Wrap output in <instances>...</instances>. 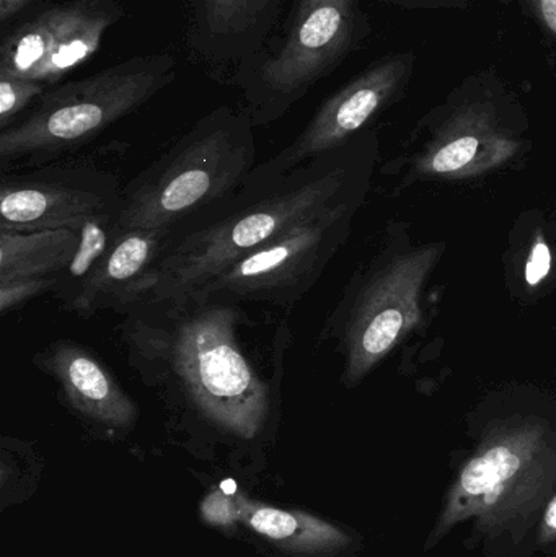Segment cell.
<instances>
[{
	"label": "cell",
	"mask_w": 556,
	"mask_h": 557,
	"mask_svg": "<svg viewBox=\"0 0 556 557\" xmlns=\"http://www.w3.org/2000/svg\"><path fill=\"white\" fill-rule=\"evenodd\" d=\"M120 317L127 366L182 428L250 444L276 424L294 341L287 311L193 290L140 298Z\"/></svg>",
	"instance_id": "obj_1"
},
{
	"label": "cell",
	"mask_w": 556,
	"mask_h": 557,
	"mask_svg": "<svg viewBox=\"0 0 556 557\" xmlns=\"http://www.w3.org/2000/svg\"><path fill=\"white\" fill-rule=\"evenodd\" d=\"M345 146L277 176L251 172L240 191L176 227L144 298L188 294L359 188Z\"/></svg>",
	"instance_id": "obj_2"
},
{
	"label": "cell",
	"mask_w": 556,
	"mask_h": 557,
	"mask_svg": "<svg viewBox=\"0 0 556 557\" xmlns=\"http://www.w3.org/2000/svg\"><path fill=\"white\" fill-rule=\"evenodd\" d=\"M555 494L556 447L544 429L505 431L460 468L428 546L470 523L486 556H532L539 522Z\"/></svg>",
	"instance_id": "obj_3"
},
{
	"label": "cell",
	"mask_w": 556,
	"mask_h": 557,
	"mask_svg": "<svg viewBox=\"0 0 556 557\" xmlns=\"http://www.w3.org/2000/svg\"><path fill=\"white\" fill-rule=\"evenodd\" d=\"M245 110L206 114L124 188L118 228L175 231L240 191L257 166Z\"/></svg>",
	"instance_id": "obj_4"
},
{
	"label": "cell",
	"mask_w": 556,
	"mask_h": 557,
	"mask_svg": "<svg viewBox=\"0 0 556 557\" xmlns=\"http://www.w3.org/2000/svg\"><path fill=\"white\" fill-rule=\"evenodd\" d=\"M173 78L172 55H139L45 91L26 114L0 131V173L77 156Z\"/></svg>",
	"instance_id": "obj_5"
},
{
	"label": "cell",
	"mask_w": 556,
	"mask_h": 557,
	"mask_svg": "<svg viewBox=\"0 0 556 557\" xmlns=\"http://www.w3.org/2000/svg\"><path fill=\"white\" fill-rule=\"evenodd\" d=\"M359 188L302 222L196 290L289 311L317 284L349 231Z\"/></svg>",
	"instance_id": "obj_6"
},
{
	"label": "cell",
	"mask_w": 556,
	"mask_h": 557,
	"mask_svg": "<svg viewBox=\"0 0 556 557\" xmlns=\"http://www.w3.org/2000/svg\"><path fill=\"white\" fill-rule=\"evenodd\" d=\"M437 257L436 248H427L394 258L356 285L330 318L322 336L338 341L346 386L361 383L420 321L421 285Z\"/></svg>",
	"instance_id": "obj_7"
},
{
	"label": "cell",
	"mask_w": 556,
	"mask_h": 557,
	"mask_svg": "<svg viewBox=\"0 0 556 557\" xmlns=\"http://www.w3.org/2000/svg\"><path fill=\"white\" fill-rule=\"evenodd\" d=\"M120 176L88 159L55 160L0 173V231L77 232L90 219L120 215Z\"/></svg>",
	"instance_id": "obj_8"
},
{
	"label": "cell",
	"mask_w": 556,
	"mask_h": 557,
	"mask_svg": "<svg viewBox=\"0 0 556 557\" xmlns=\"http://www.w3.org/2000/svg\"><path fill=\"white\" fill-rule=\"evenodd\" d=\"M353 12V0L300 2L277 54L245 84L254 126L280 120L339 61L351 41Z\"/></svg>",
	"instance_id": "obj_9"
},
{
	"label": "cell",
	"mask_w": 556,
	"mask_h": 557,
	"mask_svg": "<svg viewBox=\"0 0 556 557\" xmlns=\"http://www.w3.org/2000/svg\"><path fill=\"white\" fill-rule=\"evenodd\" d=\"M120 15V0H71L45 10L3 41L0 77L58 82L94 58Z\"/></svg>",
	"instance_id": "obj_10"
},
{
	"label": "cell",
	"mask_w": 556,
	"mask_h": 557,
	"mask_svg": "<svg viewBox=\"0 0 556 557\" xmlns=\"http://www.w3.org/2000/svg\"><path fill=\"white\" fill-rule=\"evenodd\" d=\"M407 69L405 58H392L349 82L319 108L289 146L255 166L254 172L264 176L284 175L348 144L391 101L404 82Z\"/></svg>",
	"instance_id": "obj_11"
},
{
	"label": "cell",
	"mask_w": 556,
	"mask_h": 557,
	"mask_svg": "<svg viewBox=\"0 0 556 557\" xmlns=\"http://www.w3.org/2000/svg\"><path fill=\"white\" fill-rule=\"evenodd\" d=\"M32 363L58 388L62 405L107 432L131 429L139 409L103 360L84 344L61 337L33 354Z\"/></svg>",
	"instance_id": "obj_12"
},
{
	"label": "cell",
	"mask_w": 556,
	"mask_h": 557,
	"mask_svg": "<svg viewBox=\"0 0 556 557\" xmlns=\"http://www.w3.org/2000/svg\"><path fill=\"white\" fill-rule=\"evenodd\" d=\"M170 234L172 231L157 228L121 231L97 270L64 310L82 318L103 310L120 314L146 297Z\"/></svg>",
	"instance_id": "obj_13"
},
{
	"label": "cell",
	"mask_w": 556,
	"mask_h": 557,
	"mask_svg": "<svg viewBox=\"0 0 556 557\" xmlns=\"http://www.w3.org/2000/svg\"><path fill=\"white\" fill-rule=\"evenodd\" d=\"M516 147L486 111L470 108L446 127L421 166L434 175H472L505 162Z\"/></svg>",
	"instance_id": "obj_14"
},
{
	"label": "cell",
	"mask_w": 556,
	"mask_h": 557,
	"mask_svg": "<svg viewBox=\"0 0 556 557\" xmlns=\"http://www.w3.org/2000/svg\"><path fill=\"white\" fill-rule=\"evenodd\" d=\"M78 234L71 228L0 231V282L59 277L74 258Z\"/></svg>",
	"instance_id": "obj_15"
},
{
	"label": "cell",
	"mask_w": 556,
	"mask_h": 557,
	"mask_svg": "<svg viewBox=\"0 0 556 557\" xmlns=\"http://www.w3.org/2000/svg\"><path fill=\"white\" fill-rule=\"evenodd\" d=\"M273 0H195L196 23L206 39L235 41L248 38L261 25V15Z\"/></svg>",
	"instance_id": "obj_16"
},
{
	"label": "cell",
	"mask_w": 556,
	"mask_h": 557,
	"mask_svg": "<svg viewBox=\"0 0 556 557\" xmlns=\"http://www.w3.org/2000/svg\"><path fill=\"white\" fill-rule=\"evenodd\" d=\"M248 522L260 535L273 542L289 543L293 546L317 548V546H335L346 542L342 532L333 529L329 523L320 522L312 517H299L283 510L270 509V507L254 510Z\"/></svg>",
	"instance_id": "obj_17"
},
{
	"label": "cell",
	"mask_w": 556,
	"mask_h": 557,
	"mask_svg": "<svg viewBox=\"0 0 556 557\" xmlns=\"http://www.w3.org/2000/svg\"><path fill=\"white\" fill-rule=\"evenodd\" d=\"M45 91L46 85L41 82L0 77V131L12 126Z\"/></svg>",
	"instance_id": "obj_18"
},
{
	"label": "cell",
	"mask_w": 556,
	"mask_h": 557,
	"mask_svg": "<svg viewBox=\"0 0 556 557\" xmlns=\"http://www.w3.org/2000/svg\"><path fill=\"white\" fill-rule=\"evenodd\" d=\"M59 278H16L0 282V313L9 314L25 307L33 298L54 294Z\"/></svg>",
	"instance_id": "obj_19"
},
{
	"label": "cell",
	"mask_w": 556,
	"mask_h": 557,
	"mask_svg": "<svg viewBox=\"0 0 556 557\" xmlns=\"http://www.w3.org/2000/svg\"><path fill=\"white\" fill-rule=\"evenodd\" d=\"M544 557H556V494L545 507L534 539V553Z\"/></svg>",
	"instance_id": "obj_20"
},
{
	"label": "cell",
	"mask_w": 556,
	"mask_h": 557,
	"mask_svg": "<svg viewBox=\"0 0 556 557\" xmlns=\"http://www.w3.org/2000/svg\"><path fill=\"white\" fill-rule=\"evenodd\" d=\"M552 270L551 248L545 244L544 238L535 242L531 251V260L528 261L526 268V281L529 285H538L548 276Z\"/></svg>",
	"instance_id": "obj_21"
},
{
	"label": "cell",
	"mask_w": 556,
	"mask_h": 557,
	"mask_svg": "<svg viewBox=\"0 0 556 557\" xmlns=\"http://www.w3.org/2000/svg\"><path fill=\"white\" fill-rule=\"evenodd\" d=\"M32 2L33 0H0V22H9Z\"/></svg>",
	"instance_id": "obj_22"
},
{
	"label": "cell",
	"mask_w": 556,
	"mask_h": 557,
	"mask_svg": "<svg viewBox=\"0 0 556 557\" xmlns=\"http://www.w3.org/2000/svg\"><path fill=\"white\" fill-rule=\"evenodd\" d=\"M545 26L556 35V0H535Z\"/></svg>",
	"instance_id": "obj_23"
},
{
	"label": "cell",
	"mask_w": 556,
	"mask_h": 557,
	"mask_svg": "<svg viewBox=\"0 0 556 557\" xmlns=\"http://www.w3.org/2000/svg\"><path fill=\"white\" fill-rule=\"evenodd\" d=\"M221 490L225 496H232V494H235V491H237V484H235V481L227 480L221 484Z\"/></svg>",
	"instance_id": "obj_24"
}]
</instances>
